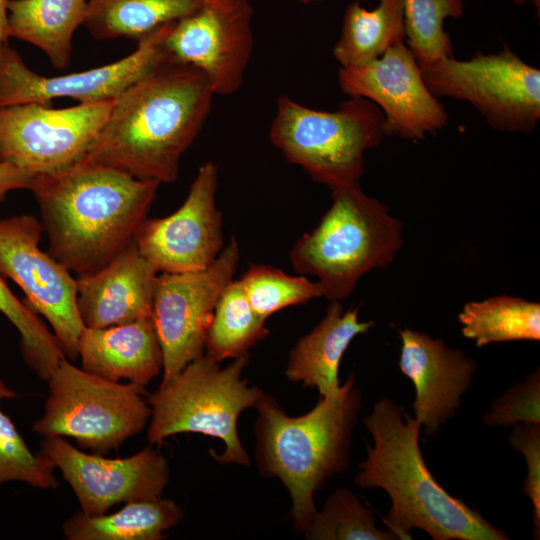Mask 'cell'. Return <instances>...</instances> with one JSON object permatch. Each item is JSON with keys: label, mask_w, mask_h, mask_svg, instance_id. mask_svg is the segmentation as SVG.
Segmentation results:
<instances>
[{"label": "cell", "mask_w": 540, "mask_h": 540, "mask_svg": "<svg viewBox=\"0 0 540 540\" xmlns=\"http://www.w3.org/2000/svg\"><path fill=\"white\" fill-rule=\"evenodd\" d=\"M407 47L419 65L452 57L450 35L444 20L464 13L463 0H400Z\"/></svg>", "instance_id": "obj_28"}, {"label": "cell", "mask_w": 540, "mask_h": 540, "mask_svg": "<svg viewBox=\"0 0 540 540\" xmlns=\"http://www.w3.org/2000/svg\"><path fill=\"white\" fill-rule=\"evenodd\" d=\"M338 84L345 95L380 108L387 136L419 141L448 123L445 107L424 83L419 64L403 41L374 61L341 67Z\"/></svg>", "instance_id": "obj_14"}, {"label": "cell", "mask_w": 540, "mask_h": 540, "mask_svg": "<svg viewBox=\"0 0 540 540\" xmlns=\"http://www.w3.org/2000/svg\"><path fill=\"white\" fill-rule=\"evenodd\" d=\"M10 0H0V54L8 45V5Z\"/></svg>", "instance_id": "obj_36"}, {"label": "cell", "mask_w": 540, "mask_h": 540, "mask_svg": "<svg viewBox=\"0 0 540 540\" xmlns=\"http://www.w3.org/2000/svg\"><path fill=\"white\" fill-rule=\"evenodd\" d=\"M511 447L522 453L527 466V475L522 491L533 505V536L540 538V424L521 423L512 426L508 438Z\"/></svg>", "instance_id": "obj_34"}, {"label": "cell", "mask_w": 540, "mask_h": 540, "mask_svg": "<svg viewBox=\"0 0 540 540\" xmlns=\"http://www.w3.org/2000/svg\"><path fill=\"white\" fill-rule=\"evenodd\" d=\"M42 232L33 215L0 219V275L21 288L25 303L45 317L64 354L74 360L85 328L77 305V281L40 249Z\"/></svg>", "instance_id": "obj_12"}, {"label": "cell", "mask_w": 540, "mask_h": 540, "mask_svg": "<svg viewBox=\"0 0 540 540\" xmlns=\"http://www.w3.org/2000/svg\"><path fill=\"white\" fill-rule=\"evenodd\" d=\"M253 14L249 0H205L173 23L165 48L174 59L202 70L215 95H232L243 84L253 52Z\"/></svg>", "instance_id": "obj_15"}, {"label": "cell", "mask_w": 540, "mask_h": 540, "mask_svg": "<svg viewBox=\"0 0 540 540\" xmlns=\"http://www.w3.org/2000/svg\"><path fill=\"white\" fill-rule=\"evenodd\" d=\"M114 102L59 109L39 103L0 108V161L32 175L73 165L87 154Z\"/></svg>", "instance_id": "obj_11"}, {"label": "cell", "mask_w": 540, "mask_h": 540, "mask_svg": "<svg viewBox=\"0 0 540 540\" xmlns=\"http://www.w3.org/2000/svg\"><path fill=\"white\" fill-rule=\"evenodd\" d=\"M351 373L332 398H320L300 416L288 415L263 393L255 408V460L262 476L279 479L288 490L293 527L304 532L317 508L314 494L327 480L346 471L362 392Z\"/></svg>", "instance_id": "obj_4"}, {"label": "cell", "mask_w": 540, "mask_h": 540, "mask_svg": "<svg viewBox=\"0 0 540 540\" xmlns=\"http://www.w3.org/2000/svg\"><path fill=\"white\" fill-rule=\"evenodd\" d=\"M430 92L470 103L493 129L529 134L540 119V70L507 45L468 60L453 56L419 65Z\"/></svg>", "instance_id": "obj_9"}, {"label": "cell", "mask_w": 540, "mask_h": 540, "mask_svg": "<svg viewBox=\"0 0 540 540\" xmlns=\"http://www.w3.org/2000/svg\"><path fill=\"white\" fill-rule=\"evenodd\" d=\"M462 335L481 348L492 343L540 340V304L498 295L469 301L458 314Z\"/></svg>", "instance_id": "obj_26"}, {"label": "cell", "mask_w": 540, "mask_h": 540, "mask_svg": "<svg viewBox=\"0 0 540 540\" xmlns=\"http://www.w3.org/2000/svg\"><path fill=\"white\" fill-rule=\"evenodd\" d=\"M86 11L87 0H10L8 35L38 47L63 69L70 64L72 38Z\"/></svg>", "instance_id": "obj_22"}, {"label": "cell", "mask_w": 540, "mask_h": 540, "mask_svg": "<svg viewBox=\"0 0 540 540\" xmlns=\"http://www.w3.org/2000/svg\"><path fill=\"white\" fill-rule=\"evenodd\" d=\"M269 139L287 161L330 190L359 184L364 153L387 136L385 118L373 102L350 97L335 111L315 110L277 98Z\"/></svg>", "instance_id": "obj_7"}, {"label": "cell", "mask_w": 540, "mask_h": 540, "mask_svg": "<svg viewBox=\"0 0 540 540\" xmlns=\"http://www.w3.org/2000/svg\"><path fill=\"white\" fill-rule=\"evenodd\" d=\"M182 508L162 497L127 502L113 514L78 512L63 525L68 540H160L183 518Z\"/></svg>", "instance_id": "obj_23"}, {"label": "cell", "mask_w": 540, "mask_h": 540, "mask_svg": "<svg viewBox=\"0 0 540 540\" xmlns=\"http://www.w3.org/2000/svg\"><path fill=\"white\" fill-rule=\"evenodd\" d=\"M248 359L249 355L240 356L221 368L203 354L160 384L147 400L151 408L149 444H159L175 434L200 433L224 442L222 454L209 451L218 463L250 465L237 422L245 409L255 408L264 392L242 379Z\"/></svg>", "instance_id": "obj_6"}, {"label": "cell", "mask_w": 540, "mask_h": 540, "mask_svg": "<svg viewBox=\"0 0 540 540\" xmlns=\"http://www.w3.org/2000/svg\"><path fill=\"white\" fill-rule=\"evenodd\" d=\"M404 39L400 0H378L372 10L354 1L345 10L341 33L332 53L341 67L360 66L378 59Z\"/></svg>", "instance_id": "obj_25"}, {"label": "cell", "mask_w": 540, "mask_h": 540, "mask_svg": "<svg viewBox=\"0 0 540 540\" xmlns=\"http://www.w3.org/2000/svg\"><path fill=\"white\" fill-rule=\"evenodd\" d=\"M239 280L249 304L264 320L286 307L322 297L317 281L269 265L253 264Z\"/></svg>", "instance_id": "obj_31"}, {"label": "cell", "mask_w": 540, "mask_h": 540, "mask_svg": "<svg viewBox=\"0 0 540 540\" xmlns=\"http://www.w3.org/2000/svg\"><path fill=\"white\" fill-rule=\"evenodd\" d=\"M331 192L330 208L294 243L289 259L300 275L318 278L322 297L341 301L364 274L395 259L403 245L402 222L360 183Z\"/></svg>", "instance_id": "obj_5"}, {"label": "cell", "mask_w": 540, "mask_h": 540, "mask_svg": "<svg viewBox=\"0 0 540 540\" xmlns=\"http://www.w3.org/2000/svg\"><path fill=\"white\" fill-rule=\"evenodd\" d=\"M304 4H309L311 2L319 1V0H300Z\"/></svg>", "instance_id": "obj_38"}, {"label": "cell", "mask_w": 540, "mask_h": 540, "mask_svg": "<svg viewBox=\"0 0 540 540\" xmlns=\"http://www.w3.org/2000/svg\"><path fill=\"white\" fill-rule=\"evenodd\" d=\"M217 187V166L205 162L175 212L142 222L134 243L158 273L201 271L220 254L223 220L216 204Z\"/></svg>", "instance_id": "obj_16"}, {"label": "cell", "mask_w": 540, "mask_h": 540, "mask_svg": "<svg viewBox=\"0 0 540 540\" xmlns=\"http://www.w3.org/2000/svg\"><path fill=\"white\" fill-rule=\"evenodd\" d=\"M82 369L145 388L163 369V353L152 316L106 327H85L78 345Z\"/></svg>", "instance_id": "obj_20"}, {"label": "cell", "mask_w": 540, "mask_h": 540, "mask_svg": "<svg viewBox=\"0 0 540 540\" xmlns=\"http://www.w3.org/2000/svg\"><path fill=\"white\" fill-rule=\"evenodd\" d=\"M515 2H516L517 5H524L527 2H532L535 5V7L537 8V13L539 14L540 0H515Z\"/></svg>", "instance_id": "obj_37"}, {"label": "cell", "mask_w": 540, "mask_h": 540, "mask_svg": "<svg viewBox=\"0 0 540 540\" xmlns=\"http://www.w3.org/2000/svg\"><path fill=\"white\" fill-rule=\"evenodd\" d=\"M401 349L398 366L414 385V418L428 436L456 415L475 373L477 363L461 349L408 327L398 330Z\"/></svg>", "instance_id": "obj_18"}, {"label": "cell", "mask_w": 540, "mask_h": 540, "mask_svg": "<svg viewBox=\"0 0 540 540\" xmlns=\"http://www.w3.org/2000/svg\"><path fill=\"white\" fill-rule=\"evenodd\" d=\"M47 381L44 413L32 428L44 438L71 437L103 455L140 433L151 416L145 388L99 377L66 358Z\"/></svg>", "instance_id": "obj_8"}, {"label": "cell", "mask_w": 540, "mask_h": 540, "mask_svg": "<svg viewBox=\"0 0 540 540\" xmlns=\"http://www.w3.org/2000/svg\"><path fill=\"white\" fill-rule=\"evenodd\" d=\"M214 95L202 70L167 52L115 99L85 156L137 179L175 182Z\"/></svg>", "instance_id": "obj_1"}, {"label": "cell", "mask_w": 540, "mask_h": 540, "mask_svg": "<svg viewBox=\"0 0 540 540\" xmlns=\"http://www.w3.org/2000/svg\"><path fill=\"white\" fill-rule=\"evenodd\" d=\"M205 0H87L83 25L97 40L141 41L196 11Z\"/></svg>", "instance_id": "obj_24"}, {"label": "cell", "mask_w": 540, "mask_h": 540, "mask_svg": "<svg viewBox=\"0 0 540 540\" xmlns=\"http://www.w3.org/2000/svg\"><path fill=\"white\" fill-rule=\"evenodd\" d=\"M173 23L156 29L138 42L134 52L120 60L60 76L33 72L6 45L0 54V108L26 103L50 105L57 97H69L79 103L114 100L166 57L165 39Z\"/></svg>", "instance_id": "obj_13"}, {"label": "cell", "mask_w": 540, "mask_h": 540, "mask_svg": "<svg viewBox=\"0 0 540 540\" xmlns=\"http://www.w3.org/2000/svg\"><path fill=\"white\" fill-rule=\"evenodd\" d=\"M239 258V245L232 237L206 269L157 276L152 317L163 353L161 384L204 354L216 304L233 279Z\"/></svg>", "instance_id": "obj_10"}, {"label": "cell", "mask_w": 540, "mask_h": 540, "mask_svg": "<svg viewBox=\"0 0 540 540\" xmlns=\"http://www.w3.org/2000/svg\"><path fill=\"white\" fill-rule=\"evenodd\" d=\"M0 312L20 334V349L27 366L48 380L65 358L56 337L26 303L21 302L0 275Z\"/></svg>", "instance_id": "obj_30"}, {"label": "cell", "mask_w": 540, "mask_h": 540, "mask_svg": "<svg viewBox=\"0 0 540 540\" xmlns=\"http://www.w3.org/2000/svg\"><path fill=\"white\" fill-rule=\"evenodd\" d=\"M33 176L13 164L0 161V203L10 191L28 189Z\"/></svg>", "instance_id": "obj_35"}, {"label": "cell", "mask_w": 540, "mask_h": 540, "mask_svg": "<svg viewBox=\"0 0 540 540\" xmlns=\"http://www.w3.org/2000/svg\"><path fill=\"white\" fill-rule=\"evenodd\" d=\"M482 420L487 426L505 428L521 423L540 424V369L496 398Z\"/></svg>", "instance_id": "obj_33"}, {"label": "cell", "mask_w": 540, "mask_h": 540, "mask_svg": "<svg viewBox=\"0 0 540 540\" xmlns=\"http://www.w3.org/2000/svg\"><path fill=\"white\" fill-rule=\"evenodd\" d=\"M157 276L133 241L102 269L77 277L84 326L106 328L152 316Z\"/></svg>", "instance_id": "obj_19"}, {"label": "cell", "mask_w": 540, "mask_h": 540, "mask_svg": "<svg viewBox=\"0 0 540 540\" xmlns=\"http://www.w3.org/2000/svg\"><path fill=\"white\" fill-rule=\"evenodd\" d=\"M39 453L62 472L88 516L105 514L121 502L162 497L169 481L167 458L148 447L127 458L109 459L85 453L62 437H49Z\"/></svg>", "instance_id": "obj_17"}, {"label": "cell", "mask_w": 540, "mask_h": 540, "mask_svg": "<svg viewBox=\"0 0 540 540\" xmlns=\"http://www.w3.org/2000/svg\"><path fill=\"white\" fill-rule=\"evenodd\" d=\"M358 314V309L345 310L341 301H330L322 320L291 349L287 379L317 388L320 398L337 396L342 386L338 370L345 351L356 336L375 325L374 321H360Z\"/></svg>", "instance_id": "obj_21"}, {"label": "cell", "mask_w": 540, "mask_h": 540, "mask_svg": "<svg viewBox=\"0 0 540 540\" xmlns=\"http://www.w3.org/2000/svg\"><path fill=\"white\" fill-rule=\"evenodd\" d=\"M303 533L308 540H397L389 530L379 529L373 512L345 488L328 496Z\"/></svg>", "instance_id": "obj_29"}, {"label": "cell", "mask_w": 540, "mask_h": 540, "mask_svg": "<svg viewBox=\"0 0 540 540\" xmlns=\"http://www.w3.org/2000/svg\"><path fill=\"white\" fill-rule=\"evenodd\" d=\"M160 185L84 156L34 175L28 189L40 208L48 253L79 277L102 269L134 241Z\"/></svg>", "instance_id": "obj_2"}, {"label": "cell", "mask_w": 540, "mask_h": 540, "mask_svg": "<svg viewBox=\"0 0 540 540\" xmlns=\"http://www.w3.org/2000/svg\"><path fill=\"white\" fill-rule=\"evenodd\" d=\"M0 379V400L16 397ZM55 467L42 454H33L12 420L0 408V484L20 481L41 489L58 486Z\"/></svg>", "instance_id": "obj_32"}, {"label": "cell", "mask_w": 540, "mask_h": 540, "mask_svg": "<svg viewBox=\"0 0 540 540\" xmlns=\"http://www.w3.org/2000/svg\"><path fill=\"white\" fill-rule=\"evenodd\" d=\"M249 304L241 281L232 279L223 290L209 325L204 354L217 362L248 355L269 331Z\"/></svg>", "instance_id": "obj_27"}, {"label": "cell", "mask_w": 540, "mask_h": 540, "mask_svg": "<svg viewBox=\"0 0 540 540\" xmlns=\"http://www.w3.org/2000/svg\"><path fill=\"white\" fill-rule=\"evenodd\" d=\"M363 424L374 444L366 443L367 457L354 482L389 495L391 508L383 522L397 539H411L414 528L434 540L509 539L434 479L419 446L421 424L403 406L383 398L373 404Z\"/></svg>", "instance_id": "obj_3"}]
</instances>
